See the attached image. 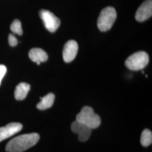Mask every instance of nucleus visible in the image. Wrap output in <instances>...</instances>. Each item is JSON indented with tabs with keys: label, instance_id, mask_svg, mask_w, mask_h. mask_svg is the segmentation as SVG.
Masks as SVG:
<instances>
[{
	"label": "nucleus",
	"instance_id": "1",
	"mask_svg": "<svg viewBox=\"0 0 152 152\" xmlns=\"http://www.w3.org/2000/svg\"><path fill=\"white\" fill-rule=\"evenodd\" d=\"M39 140L37 133L23 134L16 136L9 141L6 146L7 152H23L36 145Z\"/></svg>",
	"mask_w": 152,
	"mask_h": 152
},
{
	"label": "nucleus",
	"instance_id": "2",
	"mask_svg": "<svg viewBox=\"0 0 152 152\" xmlns=\"http://www.w3.org/2000/svg\"><path fill=\"white\" fill-rule=\"evenodd\" d=\"M76 121L87 125L91 129L98 128L101 124L100 116L94 112L93 108L88 106L82 108L80 113L76 116Z\"/></svg>",
	"mask_w": 152,
	"mask_h": 152
},
{
	"label": "nucleus",
	"instance_id": "3",
	"mask_svg": "<svg viewBox=\"0 0 152 152\" xmlns=\"http://www.w3.org/2000/svg\"><path fill=\"white\" fill-rule=\"evenodd\" d=\"M117 18L114 7L108 6L101 11L98 20V27L102 32L108 31L112 27Z\"/></svg>",
	"mask_w": 152,
	"mask_h": 152
},
{
	"label": "nucleus",
	"instance_id": "4",
	"mask_svg": "<svg viewBox=\"0 0 152 152\" xmlns=\"http://www.w3.org/2000/svg\"><path fill=\"white\" fill-rule=\"evenodd\" d=\"M149 55L145 51H138L130 56L125 61L126 66L132 71L144 69L149 63Z\"/></svg>",
	"mask_w": 152,
	"mask_h": 152
},
{
	"label": "nucleus",
	"instance_id": "5",
	"mask_svg": "<svg viewBox=\"0 0 152 152\" xmlns=\"http://www.w3.org/2000/svg\"><path fill=\"white\" fill-rule=\"evenodd\" d=\"M39 16L44 23L45 27L50 32H55L60 25V20L51 11L41 10Z\"/></svg>",
	"mask_w": 152,
	"mask_h": 152
},
{
	"label": "nucleus",
	"instance_id": "6",
	"mask_svg": "<svg viewBox=\"0 0 152 152\" xmlns=\"http://www.w3.org/2000/svg\"><path fill=\"white\" fill-rule=\"evenodd\" d=\"M72 131L78 135V140L82 142L87 141L91 136L92 129L79 121H74L71 125Z\"/></svg>",
	"mask_w": 152,
	"mask_h": 152
},
{
	"label": "nucleus",
	"instance_id": "7",
	"mask_svg": "<svg viewBox=\"0 0 152 152\" xmlns=\"http://www.w3.org/2000/svg\"><path fill=\"white\" fill-rule=\"evenodd\" d=\"M23 128V125L18 122H11L4 127H0V142L13 136Z\"/></svg>",
	"mask_w": 152,
	"mask_h": 152
},
{
	"label": "nucleus",
	"instance_id": "8",
	"mask_svg": "<svg viewBox=\"0 0 152 152\" xmlns=\"http://www.w3.org/2000/svg\"><path fill=\"white\" fill-rule=\"evenodd\" d=\"M152 15V0L144 1L136 11L135 19L138 22H142L150 18Z\"/></svg>",
	"mask_w": 152,
	"mask_h": 152
},
{
	"label": "nucleus",
	"instance_id": "9",
	"mask_svg": "<svg viewBox=\"0 0 152 152\" xmlns=\"http://www.w3.org/2000/svg\"><path fill=\"white\" fill-rule=\"evenodd\" d=\"M78 50V45L74 40H70L65 44L63 51V57L66 63H69L75 59Z\"/></svg>",
	"mask_w": 152,
	"mask_h": 152
},
{
	"label": "nucleus",
	"instance_id": "10",
	"mask_svg": "<svg viewBox=\"0 0 152 152\" xmlns=\"http://www.w3.org/2000/svg\"><path fill=\"white\" fill-rule=\"evenodd\" d=\"M29 58L33 62L39 65L41 63L45 62L48 59L47 53L42 49L39 48H33L29 52Z\"/></svg>",
	"mask_w": 152,
	"mask_h": 152
},
{
	"label": "nucleus",
	"instance_id": "11",
	"mask_svg": "<svg viewBox=\"0 0 152 152\" xmlns=\"http://www.w3.org/2000/svg\"><path fill=\"white\" fill-rule=\"evenodd\" d=\"M30 85L25 82H22L16 86L14 96L17 100H23L27 96L30 90Z\"/></svg>",
	"mask_w": 152,
	"mask_h": 152
},
{
	"label": "nucleus",
	"instance_id": "12",
	"mask_svg": "<svg viewBox=\"0 0 152 152\" xmlns=\"http://www.w3.org/2000/svg\"><path fill=\"white\" fill-rule=\"evenodd\" d=\"M41 101L37 105V108L39 110H46L51 108L54 104L55 95L53 93H49L43 98H40Z\"/></svg>",
	"mask_w": 152,
	"mask_h": 152
},
{
	"label": "nucleus",
	"instance_id": "13",
	"mask_svg": "<svg viewBox=\"0 0 152 152\" xmlns=\"http://www.w3.org/2000/svg\"><path fill=\"white\" fill-rule=\"evenodd\" d=\"M141 145L144 147H147L152 144V131L149 129H145L141 133L140 137Z\"/></svg>",
	"mask_w": 152,
	"mask_h": 152
},
{
	"label": "nucleus",
	"instance_id": "14",
	"mask_svg": "<svg viewBox=\"0 0 152 152\" xmlns=\"http://www.w3.org/2000/svg\"><path fill=\"white\" fill-rule=\"evenodd\" d=\"M11 31L15 34L18 35H22L23 34V29L22 27V23L18 19L14 20L11 23Z\"/></svg>",
	"mask_w": 152,
	"mask_h": 152
},
{
	"label": "nucleus",
	"instance_id": "15",
	"mask_svg": "<svg viewBox=\"0 0 152 152\" xmlns=\"http://www.w3.org/2000/svg\"><path fill=\"white\" fill-rule=\"evenodd\" d=\"M9 43L11 46H15L18 44V40L15 36L12 34H10L9 36Z\"/></svg>",
	"mask_w": 152,
	"mask_h": 152
},
{
	"label": "nucleus",
	"instance_id": "16",
	"mask_svg": "<svg viewBox=\"0 0 152 152\" xmlns=\"http://www.w3.org/2000/svg\"><path fill=\"white\" fill-rule=\"evenodd\" d=\"M6 72H7V68L5 65L0 64V85L5 75Z\"/></svg>",
	"mask_w": 152,
	"mask_h": 152
}]
</instances>
